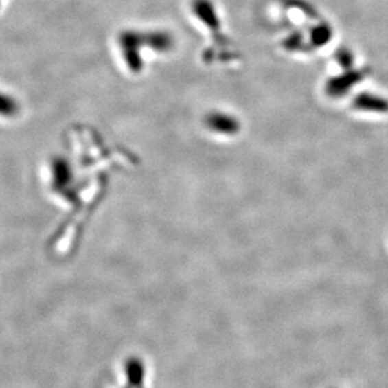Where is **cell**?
Wrapping results in <instances>:
<instances>
[]
</instances>
